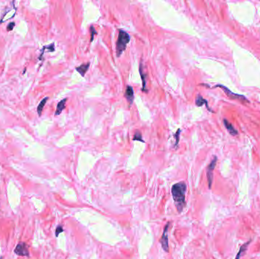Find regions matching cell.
<instances>
[{"label":"cell","mask_w":260,"mask_h":259,"mask_svg":"<svg viewBox=\"0 0 260 259\" xmlns=\"http://www.w3.org/2000/svg\"><path fill=\"white\" fill-rule=\"evenodd\" d=\"M187 185L185 182L174 184L171 189L172 196L178 213H181L186 206V193Z\"/></svg>","instance_id":"cell-1"},{"label":"cell","mask_w":260,"mask_h":259,"mask_svg":"<svg viewBox=\"0 0 260 259\" xmlns=\"http://www.w3.org/2000/svg\"><path fill=\"white\" fill-rule=\"evenodd\" d=\"M130 37L129 34L127 32H126L123 30H119V34H118V39L117 42H116V56L119 57L123 54V52H124L126 48V46L130 41Z\"/></svg>","instance_id":"cell-2"},{"label":"cell","mask_w":260,"mask_h":259,"mask_svg":"<svg viewBox=\"0 0 260 259\" xmlns=\"http://www.w3.org/2000/svg\"><path fill=\"white\" fill-rule=\"evenodd\" d=\"M216 163L217 157H214V158L211 160V162L210 163V164L207 167V179H208V188L209 189L211 188V184H212V181H213V172L215 166H216Z\"/></svg>","instance_id":"cell-3"},{"label":"cell","mask_w":260,"mask_h":259,"mask_svg":"<svg viewBox=\"0 0 260 259\" xmlns=\"http://www.w3.org/2000/svg\"><path fill=\"white\" fill-rule=\"evenodd\" d=\"M169 226H170V223H167L165 225L164 230V232L162 234V236L160 239V242L161 243V245H162L163 249L166 252H169V245H168V228H169Z\"/></svg>","instance_id":"cell-4"},{"label":"cell","mask_w":260,"mask_h":259,"mask_svg":"<svg viewBox=\"0 0 260 259\" xmlns=\"http://www.w3.org/2000/svg\"><path fill=\"white\" fill-rule=\"evenodd\" d=\"M14 253L18 256H29L28 246L26 243L21 242L17 245L14 250Z\"/></svg>","instance_id":"cell-5"},{"label":"cell","mask_w":260,"mask_h":259,"mask_svg":"<svg viewBox=\"0 0 260 259\" xmlns=\"http://www.w3.org/2000/svg\"><path fill=\"white\" fill-rule=\"evenodd\" d=\"M124 97L126 99V100L128 101L130 106H131L134 100V90L133 88L131 86H129V85L127 86L126 90V92H125Z\"/></svg>","instance_id":"cell-6"},{"label":"cell","mask_w":260,"mask_h":259,"mask_svg":"<svg viewBox=\"0 0 260 259\" xmlns=\"http://www.w3.org/2000/svg\"><path fill=\"white\" fill-rule=\"evenodd\" d=\"M89 66H90V62H88L85 63V64H82V65H79V66L76 67L75 70L77 71V72H78L82 77H84V76L85 75V74H86L87 71L88 70Z\"/></svg>","instance_id":"cell-7"},{"label":"cell","mask_w":260,"mask_h":259,"mask_svg":"<svg viewBox=\"0 0 260 259\" xmlns=\"http://www.w3.org/2000/svg\"><path fill=\"white\" fill-rule=\"evenodd\" d=\"M67 101V98H65V99L62 100L60 102H59V103L57 104V106H56V113H55V115L58 116L61 114V113L62 112V110L65 109V103Z\"/></svg>","instance_id":"cell-8"},{"label":"cell","mask_w":260,"mask_h":259,"mask_svg":"<svg viewBox=\"0 0 260 259\" xmlns=\"http://www.w3.org/2000/svg\"><path fill=\"white\" fill-rule=\"evenodd\" d=\"M215 87H219V88H222L223 90H224V92H225L226 94H227V95H228V96H229V97H232V96H234V97H238V98H240V99H245V97H244L243 96L239 95V94H234V93H233V92H231V90H229V89L227 88L226 87H224V85H216V86H215Z\"/></svg>","instance_id":"cell-9"},{"label":"cell","mask_w":260,"mask_h":259,"mask_svg":"<svg viewBox=\"0 0 260 259\" xmlns=\"http://www.w3.org/2000/svg\"><path fill=\"white\" fill-rule=\"evenodd\" d=\"M224 124L226 128L229 131V133L231 134V135H237V131L233 128V126L230 123H228V120H226V119H224Z\"/></svg>","instance_id":"cell-10"},{"label":"cell","mask_w":260,"mask_h":259,"mask_svg":"<svg viewBox=\"0 0 260 259\" xmlns=\"http://www.w3.org/2000/svg\"><path fill=\"white\" fill-rule=\"evenodd\" d=\"M204 104L206 105V106H207V109H208V110H210L209 107H208V102H207V100H205L204 98L202 97V96H200V95L197 96L196 99H195V105H196L197 106H202V105H204Z\"/></svg>","instance_id":"cell-11"},{"label":"cell","mask_w":260,"mask_h":259,"mask_svg":"<svg viewBox=\"0 0 260 259\" xmlns=\"http://www.w3.org/2000/svg\"><path fill=\"white\" fill-rule=\"evenodd\" d=\"M139 72H140V75H141V80H142V90L143 91H145L146 90V80H145V77H146V75L144 74V71H143V65L142 64H140V68H139Z\"/></svg>","instance_id":"cell-12"},{"label":"cell","mask_w":260,"mask_h":259,"mask_svg":"<svg viewBox=\"0 0 260 259\" xmlns=\"http://www.w3.org/2000/svg\"><path fill=\"white\" fill-rule=\"evenodd\" d=\"M48 99H49V97H46L45 98H43V99L41 101H40V103H39V105H38V106H37V113H38V115H39V116L41 115V113H42V111H43V107H44V106H45L46 103H47V101L48 100Z\"/></svg>","instance_id":"cell-13"},{"label":"cell","mask_w":260,"mask_h":259,"mask_svg":"<svg viewBox=\"0 0 260 259\" xmlns=\"http://www.w3.org/2000/svg\"><path fill=\"white\" fill-rule=\"evenodd\" d=\"M249 242H248L245 243L244 245H243L242 246L240 247V251H239V252L237 253V256H236V259H240V256L242 255V254L243 253V252H245L246 249V247H247V245H249Z\"/></svg>","instance_id":"cell-14"},{"label":"cell","mask_w":260,"mask_h":259,"mask_svg":"<svg viewBox=\"0 0 260 259\" xmlns=\"http://www.w3.org/2000/svg\"><path fill=\"white\" fill-rule=\"evenodd\" d=\"M180 133H181V129L179 128V129L177 130V132H176L174 135H173V138H175V144H174V147L175 148H177V145L179 144V141H180Z\"/></svg>","instance_id":"cell-15"},{"label":"cell","mask_w":260,"mask_h":259,"mask_svg":"<svg viewBox=\"0 0 260 259\" xmlns=\"http://www.w3.org/2000/svg\"><path fill=\"white\" fill-rule=\"evenodd\" d=\"M133 141H141V142L144 143V141L143 140L141 132H139V131H136V134H135V135H134Z\"/></svg>","instance_id":"cell-16"},{"label":"cell","mask_w":260,"mask_h":259,"mask_svg":"<svg viewBox=\"0 0 260 259\" xmlns=\"http://www.w3.org/2000/svg\"><path fill=\"white\" fill-rule=\"evenodd\" d=\"M90 41L92 42L93 40H94V36H95L96 34H98V33H97V31H96V30H95V28H94V26H90Z\"/></svg>","instance_id":"cell-17"},{"label":"cell","mask_w":260,"mask_h":259,"mask_svg":"<svg viewBox=\"0 0 260 259\" xmlns=\"http://www.w3.org/2000/svg\"><path fill=\"white\" fill-rule=\"evenodd\" d=\"M62 232H63V229H62V227L61 225H59L57 227H56V237H57V236Z\"/></svg>","instance_id":"cell-18"},{"label":"cell","mask_w":260,"mask_h":259,"mask_svg":"<svg viewBox=\"0 0 260 259\" xmlns=\"http://www.w3.org/2000/svg\"><path fill=\"white\" fill-rule=\"evenodd\" d=\"M14 22H11V23L9 24V25H8V27H7L8 31H12L13 28H14Z\"/></svg>","instance_id":"cell-19"},{"label":"cell","mask_w":260,"mask_h":259,"mask_svg":"<svg viewBox=\"0 0 260 259\" xmlns=\"http://www.w3.org/2000/svg\"><path fill=\"white\" fill-rule=\"evenodd\" d=\"M2 258H0V259H2Z\"/></svg>","instance_id":"cell-20"}]
</instances>
